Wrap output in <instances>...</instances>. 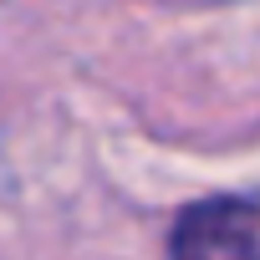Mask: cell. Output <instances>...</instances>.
I'll list each match as a JSON object with an SVG mask.
<instances>
[{
    "instance_id": "1",
    "label": "cell",
    "mask_w": 260,
    "mask_h": 260,
    "mask_svg": "<svg viewBox=\"0 0 260 260\" xmlns=\"http://www.w3.org/2000/svg\"><path fill=\"white\" fill-rule=\"evenodd\" d=\"M174 260H260V194L199 199L169 235Z\"/></svg>"
}]
</instances>
